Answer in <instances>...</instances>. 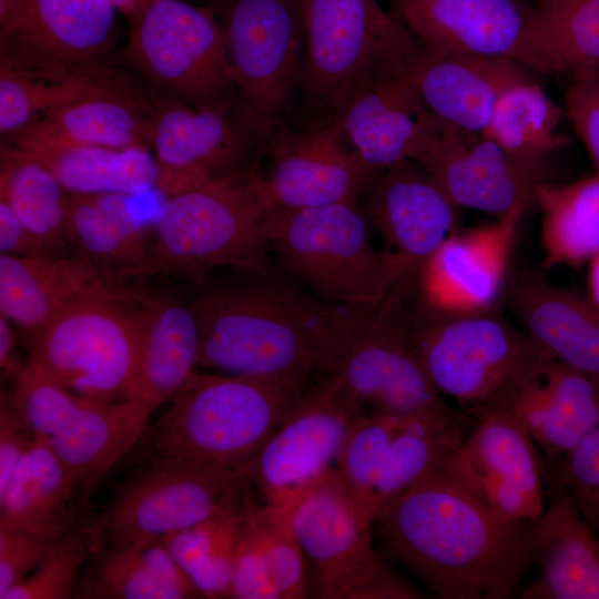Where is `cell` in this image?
<instances>
[{
    "label": "cell",
    "instance_id": "cell-1",
    "mask_svg": "<svg viewBox=\"0 0 599 599\" xmlns=\"http://www.w3.org/2000/svg\"><path fill=\"white\" fill-rule=\"evenodd\" d=\"M439 463L375 515L383 556L443 599L510 598L532 560V522L504 518Z\"/></svg>",
    "mask_w": 599,
    "mask_h": 599
},
{
    "label": "cell",
    "instance_id": "cell-2",
    "mask_svg": "<svg viewBox=\"0 0 599 599\" xmlns=\"http://www.w3.org/2000/svg\"><path fill=\"white\" fill-rule=\"evenodd\" d=\"M191 303L201 329L199 366L304 386L321 376L327 305L270 268Z\"/></svg>",
    "mask_w": 599,
    "mask_h": 599
},
{
    "label": "cell",
    "instance_id": "cell-3",
    "mask_svg": "<svg viewBox=\"0 0 599 599\" xmlns=\"http://www.w3.org/2000/svg\"><path fill=\"white\" fill-rule=\"evenodd\" d=\"M308 387L195 370L142 441V465L245 471ZM140 441V443H141Z\"/></svg>",
    "mask_w": 599,
    "mask_h": 599
},
{
    "label": "cell",
    "instance_id": "cell-4",
    "mask_svg": "<svg viewBox=\"0 0 599 599\" xmlns=\"http://www.w3.org/2000/svg\"><path fill=\"white\" fill-rule=\"evenodd\" d=\"M260 155L244 170L166 199L152 237L149 276L200 283L219 268L244 273L270 268L271 216L276 206Z\"/></svg>",
    "mask_w": 599,
    "mask_h": 599
},
{
    "label": "cell",
    "instance_id": "cell-5",
    "mask_svg": "<svg viewBox=\"0 0 599 599\" xmlns=\"http://www.w3.org/2000/svg\"><path fill=\"white\" fill-rule=\"evenodd\" d=\"M416 312L397 290L373 304L327 305L323 376L368 410L456 417L419 359Z\"/></svg>",
    "mask_w": 599,
    "mask_h": 599
},
{
    "label": "cell",
    "instance_id": "cell-6",
    "mask_svg": "<svg viewBox=\"0 0 599 599\" xmlns=\"http://www.w3.org/2000/svg\"><path fill=\"white\" fill-rule=\"evenodd\" d=\"M374 232L361 202L275 207L271 250L324 304H373L404 283L395 256L375 246Z\"/></svg>",
    "mask_w": 599,
    "mask_h": 599
},
{
    "label": "cell",
    "instance_id": "cell-7",
    "mask_svg": "<svg viewBox=\"0 0 599 599\" xmlns=\"http://www.w3.org/2000/svg\"><path fill=\"white\" fill-rule=\"evenodd\" d=\"M139 293L125 288L59 311L28 336V373L82 396L125 397L138 358Z\"/></svg>",
    "mask_w": 599,
    "mask_h": 599
},
{
    "label": "cell",
    "instance_id": "cell-8",
    "mask_svg": "<svg viewBox=\"0 0 599 599\" xmlns=\"http://www.w3.org/2000/svg\"><path fill=\"white\" fill-rule=\"evenodd\" d=\"M290 522L325 599H415L373 545L375 512L331 469L291 508Z\"/></svg>",
    "mask_w": 599,
    "mask_h": 599
},
{
    "label": "cell",
    "instance_id": "cell-9",
    "mask_svg": "<svg viewBox=\"0 0 599 599\" xmlns=\"http://www.w3.org/2000/svg\"><path fill=\"white\" fill-rule=\"evenodd\" d=\"M301 1L304 52L298 92L318 116L315 123H325L357 81L417 42L378 0Z\"/></svg>",
    "mask_w": 599,
    "mask_h": 599
},
{
    "label": "cell",
    "instance_id": "cell-10",
    "mask_svg": "<svg viewBox=\"0 0 599 599\" xmlns=\"http://www.w3.org/2000/svg\"><path fill=\"white\" fill-rule=\"evenodd\" d=\"M415 343L436 389L470 413L548 355L524 329L491 311L444 315L416 312Z\"/></svg>",
    "mask_w": 599,
    "mask_h": 599
},
{
    "label": "cell",
    "instance_id": "cell-11",
    "mask_svg": "<svg viewBox=\"0 0 599 599\" xmlns=\"http://www.w3.org/2000/svg\"><path fill=\"white\" fill-rule=\"evenodd\" d=\"M12 390L34 437L61 459L82 494L135 448L153 413L126 397L102 400L75 394L28 370Z\"/></svg>",
    "mask_w": 599,
    "mask_h": 599
},
{
    "label": "cell",
    "instance_id": "cell-12",
    "mask_svg": "<svg viewBox=\"0 0 599 599\" xmlns=\"http://www.w3.org/2000/svg\"><path fill=\"white\" fill-rule=\"evenodd\" d=\"M129 21L126 58L162 93L189 103L237 93L223 26L209 10L182 0H142Z\"/></svg>",
    "mask_w": 599,
    "mask_h": 599
},
{
    "label": "cell",
    "instance_id": "cell-13",
    "mask_svg": "<svg viewBox=\"0 0 599 599\" xmlns=\"http://www.w3.org/2000/svg\"><path fill=\"white\" fill-rule=\"evenodd\" d=\"M245 471L143 465L89 529L93 546L163 538L219 512L252 502Z\"/></svg>",
    "mask_w": 599,
    "mask_h": 599
},
{
    "label": "cell",
    "instance_id": "cell-14",
    "mask_svg": "<svg viewBox=\"0 0 599 599\" xmlns=\"http://www.w3.org/2000/svg\"><path fill=\"white\" fill-rule=\"evenodd\" d=\"M264 139L238 94L191 104L158 98L151 141L156 189L169 199L244 170L261 154Z\"/></svg>",
    "mask_w": 599,
    "mask_h": 599
},
{
    "label": "cell",
    "instance_id": "cell-15",
    "mask_svg": "<svg viewBox=\"0 0 599 599\" xmlns=\"http://www.w3.org/2000/svg\"><path fill=\"white\" fill-rule=\"evenodd\" d=\"M229 1L222 26L231 78L247 115L266 136L298 92L302 1Z\"/></svg>",
    "mask_w": 599,
    "mask_h": 599
},
{
    "label": "cell",
    "instance_id": "cell-16",
    "mask_svg": "<svg viewBox=\"0 0 599 599\" xmlns=\"http://www.w3.org/2000/svg\"><path fill=\"white\" fill-rule=\"evenodd\" d=\"M365 412L334 378L321 377L295 399L248 468L263 502L288 511L336 463Z\"/></svg>",
    "mask_w": 599,
    "mask_h": 599
},
{
    "label": "cell",
    "instance_id": "cell-17",
    "mask_svg": "<svg viewBox=\"0 0 599 599\" xmlns=\"http://www.w3.org/2000/svg\"><path fill=\"white\" fill-rule=\"evenodd\" d=\"M470 416L441 417L365 410L353 424L336 468L377 514L447 457L463 440Z\"/></svg>",
    "mask_w": 599,
    "mask_h": 599
},
{
    "label": "cell",
    "instance_id": "cell-18",
    "mask_svg": "<svg viewBox=\"0 0 599 599\" xmlns=\"http://www.w3.org/2000/svg\"><path fill=\"white\" fill-rule=\"evenodd\" d=\"M417 45L357 81L329 120L374 173L409 160L420 162L443 129L414 78Z\"/></svg>",
    "mask_w": 599,
    "mask_h": 599
},
{
    "label": "cell",
    "instance_id": "cell-19",
    "mask_svg": "<svg viewBox=\"0 0 599 599\" xmlns=\"http://www.w3.org/2000/svg\"><path fill=\"white\" fill-rule=\"evenodd\" d=\"M468 415L466 435L440 466L504 518L535 521L547 504V473L539 448L514 417L496 406Z\"/></svg>",
    "mask_w": 599,
    "mask_h": 599
},
{
    "label": "cell",
    "instance_id": "cell-20",
    "mask_svg": "<svg viewBox=\"0 0 599 599\" xmlns=\"http://www.w3.org/2000/svg\"><path fill=\"white\" fill-rule=\"evenodd\" d=\"M120 35L109 0H0V60L26 67L112 65Z\"/></svg>",
    "mask_w": 599,
    "mask_h": 599
},
{
    "label": "cell",
    "instance_id": "cell-21",
    "mask_svg": "<svg viewBox=\"0 0 599 599\" xmlns=\"http://www.w3.org/2000/svg\"><path fill=\"white\" fill-rule=\"evenodd\" d=\"M262 150L268 158L265 184L281 209L361 202L376 174L336 122L295 131L281 121L267 132Z\"/></svg>",
    "mask_w": 599,
    "mask_h": 599
},
{
    "label": "cell",
    "instance_id": "cell-22",
    "mask_svg": "<svg viewBox=\"0 0 599 599\" xmlns=\"http://www.w3.org/2000/svg\"><path fill=\"white\" fill-rule=\"evenodd\" d=\"M526 210L518 207L494 223L451 233L418 271L423 311L444 315L491 311Z\"/></svg>",
    "mask_w": 599,
    "mask_h": 599
},
{
    "label": "cell",
    "instance_id": "cell-23",
    "mask_svg": "<svg viewBox=\"0 0 599 599\" xmlns=\"http://www.w3.org/2000/svg\"><path fill=\"white\" fill-rule=\"evenodd\" d=\"M458 209L506 216L535 203L548 181V169L522 163L483 133L444 123L434 145L419 162Z\"/></svg>",
    "mask_w": 599,
    "mask_h": 599
},
{
    "label": "cell",
    "instance_id": "cell-24",
    "mask_svg": "<svg viewBox=\"0 0 599 599\" xmlns=\"http://www.w3.org/2000/svg\"><path fill=\"white\" fill-rule=\"evenodd\" d=\"M487 405L522 426L550 469L599 424V380L548 354Z\"/></svg>",
    "mask_w": 599,
    "mask_h": 599
},
{
    "label": "cell",
    "instance_id": "cell-25",
    "mask_svg": "<svg viewBox=\"0 0 599 599\" xmlns=\"http://www.w3.org/2000/svg\"><path fill=\"white\" fill-rule=\"evenodd\" d=\"M361 204L367 219L397 260L404 283L457 226L458 207L417 161L378 172Z\"/></svg>",
    "mask_w": 599,
    "mask_h": 599
},
{
    "label": "cell",
    "instance_id": "cell-26",
    "mask_svg": "<svg viewBox=\"0 0 599 599\" xmlns=\"http://www.w3.org/2000/svg\"><path fill=\"white\" fill-rule=\"evenodd\" d=\"M393 12L426 50L508 59L524 67L536 4L529 0H393Z\"/></svg>",
    "mask_w": 599,
    "mask_h": 599
},
{
    "label": "cell",
    "instance_id": "cell-27",
    "mask_svg": "<svg viewBox=\"0 0 599 599\" xmlns=\"http://www.w3.org/2000/svg\"><path fill=\"white\" fill-rule=\"evenodd\" d=\"M544 512L531 524V559L539 575L526 599H599V538L569 493L547 476Z\"/></svg>",
    "mask_w": 599,
    "mask_h": 599
},
{
    "label": "cell",
    "instance_id": "cell-28",
    "mask_svg": "<svg viewBox=\"0 0 599 599\" xmlns=\"http://www.w3.org/2000/svg\"><path fill=\"white\" fill-rule=\"evenodd\" d=\"M414 78L423 101L443 123L483 133L505 91L529 75L501 58L439 53L417 45Z\"/></svg>",
    "mask_w": 599,
    "mask_h": 599
},
{
    "label": "cell",
    "instance_id": "cell-29",
    "mask_svg": "<svg viewBox=\"0 0 599 599\" xmlns=\"http://www.w3.org/2000/svg\"><path fill=\"white\" fill-rule=\"evenodd\" d=\"M139 349L125 397L154 410L199 366L201 329L191 300L139 293Z\"/></svg>",
    "mask_w": 599,
    "mask_h": 599
},
{
    "label": "cell",
    "instance_id": "cell-30",
    "mask_svg": "<svg viewBox=\"0 0 599 599\" xmlns=\"http://www.w3.org/2000/svg\"><path fill=\"white\" fill-rule=\"evenodd\" d=\"M158 98L148 89L93 97L53 111L10 135L20 149L151 148Z\"/></svg>",
    "mask_w": 599,
    "mask_h": 599
},
{
    "label": "cell",
    "instance_id": "cell-31",
    "mask_svg": "<svg viewBox=\"0 0 599 599\" xmlns=\"http://www.w3.org/2000/svg\"><path fill=\"white\" fill-rule=\"evenodd\" d=\"M120 291L73 255L0 254V315L28 336L72 303Z\"/></svg>",
    "mask_w": 599,
    "mask_h": 599
},
{
    "label": "cell",
    "instance_id": "cell-32",
    "mask_svg": "<svg viewBox=\"0 0 599 599\" xmlns=\"http://www.w3.org/2000/svg\"><path fill=\"white\" fill-rule=\"evenodd\" d=\"M510 303L522 329L550 356L599 380V309L589 300L525 272Z\"/></svg>",
    "mask_w": 599,
    "mask_h": 599
},
{
    "label": "cell",
    "instance_id": "cell-33",
    "mask_svg": "<svg viewBox=\"0 0 599 599\" xmlns=\"http://www.w3.org/2000/svg\"><path fill=\"white\" fill-rule=\"evenodd\" d=\"M120 194H72L68 232L71 255L90 263L114 287L149 277L152 237Z\"/></svg>",
    "mask_w": 599,
    "mask_h": 599
},
{
    "label": "cell",
    "instance_id": "cell-34",
    "mask_svg": "<svg viewBox=\"0 0 599 599\" xmlns=\"http://www.w3.org/2000/svg\"><path fill=\"white\" fill-rule=\"evenodd\" d=\"M146 90L113 64L26 67L0 60V132L10 136L44 115L93 97Z\"/></svg>",
    "mask_w": 599,
    "mask_h": 599
},
{
    "label": "cell",
    "instance_id": "cell-35",
    "mask_svg": "<svg viewBox=\"0 0 599 599\" xmlns=\"http://www.w3.org/2000/svg\"><path fill=\"white\" fill-rule=\"evenodd\" d=\"M73 597L85 599L203 598L163 538H139L103 547L82 570Z\"/></svg>",
    "mask_w": 599,
    "mask_h": 599
},
{
    "label": "cell",
    "instance_id": "cell-36",
    "mask_svg": "<svg viewBox=\"0 0 599 599\" xmlns=\"http://www.w3.org/2000/svg\"><path fill=\"white\" fill-rule=\"evenodd\" d=\"M78 493L70 470L35 438L0 488V529L61 538L72 530V504Z\"/></svg>",
    "mask_w": 599,
    "mask_h": 599
},
{
    "label": "cell",
    "instance_id": "cell-37",
    "mask_svg": "<svg viewBox=\"0 0 599 599\" xmlns=\"http://www.w3.org/2000/svg\"><path fill=\"white\" fill-rule=\"evenodd\" d=\"M535 4L524 67L571 80L599 78V0Z\"/></svg>",
    "mask_w": 599,
    "mask_h": 599
},
{
    "label": "cell",
    "instance_id": "cell-38",
    "mask_svg": "<svg viewBox=\"0 0 599 599\" xmlns=\"http://www.w3.org/2000/svg\"><path fill=\"white\" fill-rule=\"evenodd\" d=\"M544 266L579 267L599 254V172L537 191Z\"/></svg>",
    "mask_w": 599,
    "mask_h": 599
},
{
    "label": "cell",
    "instance_id": "cell-39",
    "mask_svg": "<svg viewBox=\"0 0 599 599\" xmlns=\"http://www.w3.org/2000/svg\"><path fill=\"white\" fill-rule=\"evenodd\" d=\"M20 150L43 163L72 194L132 196L156 187L159 169L150 149L63 146Z\"/></svg>",
    "mask_w": 599,
    "mask_h": 599
},
{
    "label": "cell",
    "instance_id": "cell-40",
    "mask_svg": "<svg viewBox=\"0 0 599 599\" xmlns=\"http://www.w3.org/2000/svg\"><path fill=\"white\" fill-rule=\"evenodd\" d=\"M69 197L70 193L43 163L13 145L1 144L0 201L53 255L71 253Z\"/></svg>",
    "mask_w": 599,
    "mask_h": 599
},
{
    "label": "cell",
    "instance_id": "cell-41",
    "mask_svg": "<svg viewBox=\"0 0 599 599\" xmlns=\"http://www.w3.org/2000/svg\"><path fill=\"white\" fill-rule=\"evenodd\" d=\"M562 110L529 75L500 97L483 134L528 165L548 169L549 158L562 144Z\"/></svg>",
    "mask_w": 599,
    "mask_h": 599
},
{
    "label": "cell",
    "instance_id": "cell-42",
    "mask_svg": "<svg viewBox=\"0 0 599 599\" xmlns=\"http://www.w3.org/2000/svg\"><path fill=\"white\" fill-rule=\"evenodd\" d=\"M247 506L219 512L163 540L203 598H231L236 548Z\"/></svg>",
    "mask_w": 599,
    "mask_h": 599
},
{
    "label": "cell",
    "instance_id": "cell-43",
    "mask_svg": "<svg viewBox=\"0 0 599 599\" xmlns=\"http://www.w3.org/2000/svg\"><path fill=\"white\" fill-rule=\"evenodd\" d=\"M92 550L90 531L70 530L42 562L0 599H67L74 595L78 579Z\"/></svg>",
    "mask_w": 599,
    "mask_h": 599
},
{
    "label": "cell",
    "instance_id": "cell-44",
    "mask_svg": "<svg viewBox=\"0 0 599 599\" xmlns=\"http://www.w3.org/2000/svg\"><path fill=\"white\" fill-rule=\"evenodd\" d=\"M288 511L267 504L256 505L254 519L273 578L282 599H302L309 595L305 555L291 527Z\"/></svg>",
    "mask_w": 599,
    "mask_h": 599
},
{
    "label": "cell",
    "instance_id": "cell-45",
    "mask_svg": "<svg viewBox=\"0 0 599 599\" xmlns=\"http://www.w3.org/2000/svg\"><path fill=\"white\" fill-rule=\"evenodd\" d=\"M546 473L569 493L599 535V424Z\"/></svg>",
    "mask_w": 599,
    "mask_h": 599
},
{
    "label": "cell",
    "instance_id": "cell-46",
    "mask_svg": "<svg viewBox=\"0 0 599 599\" xmlns=\"http://www.w3.org/2000/svg\"><path fill=\"white\" fill-rule=\"evenodd\" d=\"M252 510L246 516L236 548L231 598L282 599Z\"/></svg>",
    "mask_w": 599,
    "mask_h": 599
},
{
    "label": "cell",
    "instance_id": "cell-47",
    "mask_svg": "<svg viewBox=\"0 0 599 599\" xmlns=\"http://www.w3.org/2000/svg\"><path fill=\"white\" fill-rule=\"evenodd\" d=\"M59 539L0 529V596L32 572Z\"/></svg>",
    "mask_w": 599,
    "mask_h": 599
},
{
    "label": "cell",
    "instance_id": "cell-48",
    "mask_svg": "<svg viewBox=\"0 0 599 599\" xmlns=\"http://www.w3.org/2000/svg\"><path fill=\"white\" fill-rule=\"evenodd\" d=\"M566 114L599 172V78L571 80L565 98Z\"/></svg>",
    "mask_w": 599,
    "mask_h": 599
},
{
    "label": "cell",
    "instance_id": "cell-49",
    "mask_svg": "<svg viewBox=\"0 0 599 599\" xmlns=\"http://www.w3.org/2000/svg\"><path fill=\"white\" fill-rule=\"evenodd\" d=\"M35 437L20 412L13 390L0 395V488L31 448Z\"/></svg>",
    "mask_w": 599,
    "mask_h": 599
},
{
    "label": "cell",
    "instance_id": "cell-50",
    "mask_svg": "<svg viewBox=\"0 0 599 599\" xmlns=\"http://www.w3.org/2000/svg\"><path fill=\"white\" fill-rule=\"evenodd\" d=\"M0 254L13 256L53 255L3 201H0Z\"/></svg>",
    "mask_w": 599,
    "mask_h": 599
},
{
    "label": "cell",
    "instance_id": "cell-51",
    "mask_svg": "<svg viewBox=\"0 0 599 599\" xmlns=\"http://www.w3.org/2000/svg\"><path fill=\"white\" fill-rule=\"evenodd\" d=\"M12 323L0 315V369L4 378L13 383L27 370L28 363L21 362L18 355V337Z\"/></svg>",
    "mask_w": 599,
    "mask_h": 599
},
{
    "label": "cell",
    "instance_id": "cell-52",
    "mask_svg": "<svg viewBox=\"0 0 599 599\" xmlns=\"http://www.w3.org/2000/svg\"><path fill=\"white\" fill-rule=\"evenodd\" d=\"M587 287L589 301L599 309V254L588 263Z\"/></svg>",
    "mask_w": 599,
    "mask_h": 599
},
{
    "label": "cell",
    "instance_id": "cell-53",
    "mask_svg": "<svg viewBox=\"0 0 599 599\" xmlns=\"http://www.w3.org/2000/svg\"><path fill=\"white\" fill-rule=\"evenodd\" d=\"M116 10L128 18L135 11L142 0H109Z\"/></svg>",
    "mask_w": 599,
    "mask_h": 599
},
{
    "label": "cell",
    "instance_id": "cell-54",
    "mask_svg": "<svg viewBox=\"0 0 599 599\" xmlns=\"http://www.w3.org/2000/svg\"><path fill=\"white\" fill-rule=\"evenodd\" d=\"M544 1H550V0H536V3L537 2H544Z\"/></svg>",
    "mask_w": 599,
    "mask_h": 599
}]
</instances>
